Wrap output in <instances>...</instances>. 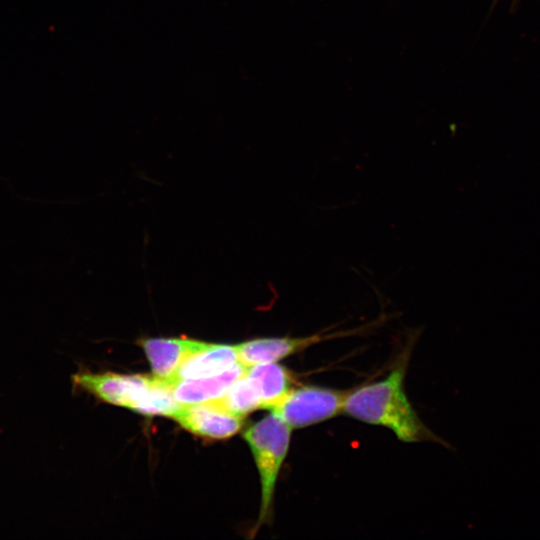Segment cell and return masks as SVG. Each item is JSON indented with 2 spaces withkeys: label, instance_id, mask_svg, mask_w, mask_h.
Returning a JSON list of instances; mask_svg holds the SVG:
<instances>
[{
  "label": "cell",
  "instance_id": "obj_5",
  "mask_svg": "<svg viewBox=\"0 0 540 540\" xmlns=\"http://www.w3.org/2000/svg\"><path fill=\"white\" fill-rule=\"evenodd\" d=\"M353 334L323 332L303 337L256 338L236 345L238 361L245 367L277 362L330 338Z\"/></svg>",
  "mask_w": 540,
  "mask_h": 540
},
{
  "label": "cell",
  "instance_id": "obj_4",
  "mask_svg": "<svg viewBox=\"0 0 540 540\" xmlns=\"http://www.w3.org/2000/svg\"><path fill=\"white\" fill-rule=\"evenodd\" d=\"M349 390L317 385L292 388L271 410L291 429L315 425L343 412Z\"/></svg>",
  "mask_w": 540,
  "mask_h": 540
},
{
  "label": "cell",
  "instance_id": "obj_6",
  "mask_svg": "<svg viewBox=\"0 0 540 540\" xmlns=\"http://www.w3.org/2000/svg\"><path fill=\"white\" fill-rule=\"evenodd\" d=\"M173 419L192 434L215 440L235 435L242 426V418L211 401L183 405Z\"/></svg>",
  "mask_w": 540,
  "mask_h": 540
},
{
  "label": "cell",
  "instance_id": "obj_8",
  "mask_svg": "<svg viewBox=\"0 0 540 540\" xmlns=\"http://www.w3.org/2000/svg\"><path fill=\"white\" fill-rule=\"evenodd\" d=\"M246 369L247 367L238 361L230 369L214 376L169 383L173 396L180 405L204 403L222 397L228 388L245 374Z\"/></svg>",
  "mask_w": 540,
  "mask_h": 540
},
{
  "label": "cell",
  "instance_id": "obj_9",
  "mask_svg": "<svg viewBox=\"0 0 540 540\" xmlns=\"http://www.w3.org/2000/svg\"><path fill=\"white\" fill-rule=\"evenodd\" d=\"M237 362L236 345L206 342L182 362L168 382L214 376L230 369Z\"/></svg>",
  "mask_w": 540,
  "mask_h": 540
},
{
  "label": "cell",
  "instance_id": "obj_11",
  "mask_svg": "<svg viewBox=\"0 0 540 540\" xmlns=\"http://www.w3.org/2000/svg\"><path fill=\"white\" fill-rule=\"evenodd\" d=\"M211 402L242 419L261 408L259 391L246 372L228 388L222 397Z\"/></svg>",
  "mask_w": 540,
  "mask_h": 540
},
{
  "label": "cell",
  "instance_id": "obj_2",
  "mask_svg": "<svg viewBox=\"0 0 540 540\" xmlns=\"http://www.w3.org/2000/svg\"><path fill=\"white\" fill-rule=\"evenodd\" d=\"M291 430L289 425L272 412L250 426L243 434L254 456L261 482L257 528L270 515L276 481L289 449Z\"/></svg>",
  "mask_w": 540,
  "mask_h": 540
},
{
  "label": "cell",
  "instance_id": "obj_10",
  "mask_svg": "<svg viewBox=\"0 0 540 540\" xmlns=\"http://www.w3.org/2000/svg\"><path fill=\"white\" fill-rule=\"evenodd\" d=\"M246 374L255 383L261 398V408L272 409L292 389L294 377L275 362L247 367Z\"/></svg>",
  "mask_w": 540,
  "mask_h": 540
},
{
  "label": "cell",
  "instance_id": "obj_7",
  "mask_svg": "<svg viewBox=\"0 0 540 540\" xmlns=\"http://www.w3.org/2000/svg\"><path fill=\"white\" fill-rule=\"evenodd\" d=\"M206 342L189 338H140L137 344L145 352L153 375L169 381L182 362Z\"/></svg>",
  "mask_w": 540,
  "mask_h": 540
},
{
  "label": "cell",
  "instance_id": "obj_1",
  "mask_svg": "<svg viewBox=\"0 0 540 540\" xmlns=\"http://www.w3.org/2000/svg\"><path fill=\"white\" fill-rule=\"evenodd\" d=\"M404 359L383 379L349 389L343 413L358 421L389 429L401 441L416 443L440 439L422 422L410 403L404 379Z\"/></svg>",
  "mask_w": 540,
  "mask_h": 540
},
{
  "label": "cell",
  "instance_id": "obj_3",
  "mask_svg": "<svg viewBox=\"0 0 540 540\" xmlns=\"http://www.w3.org/2000/svg\"><path fill=\"white\" fill-rule=\"evenodd\" d=\"M157 377L143 374L93 372L80 367L71 376L74 393H85L103 403L145 414Z\"/></svg>",
  "mask_w": 540,
  "mask_h": 540
}]
</instances>
